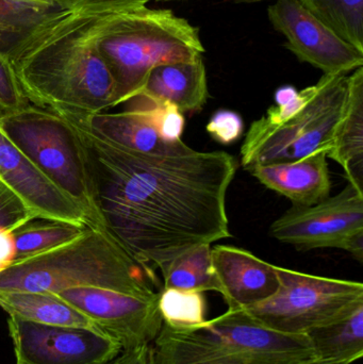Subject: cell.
I'll list each match as a JSON object with an SVG mask.
<instances>
[{"label": "cell", "mask_w": 363, "mask_h": 364, "mask_svg": "<svg viewBox=\"0 0 363 364\" xmlns=\"http://www.w3.org/2000/svg\"><path fill=\"white\" fill-rule=\"evenodd\" d=\"M206 129L217 142L229 145L240 140L244 132V123L238 113L222 109L211 117Z\"/></svg>", "instance_id": "f546056e"}, {"label": "cell", "mask_w": 363, "mask_h": 364, "mask_svg": "<svg viewBox=\"0 0 363 364\" xmlns=\"http://www.w3.org/2000/svg\"><path fill=\"white\" fill-rule=\"evenodd\" d=\"M337 36L363 53V0H300Z\"/></svg>", "instance_id": "cb8c5ba5"}, {"label": "cell", "mask_w": 363, "mask_h": 364, "mask_svg": "<svg viewBox=\"0 0 363 364\" xmlns=\"http://www.w3.org/2000/svg\"><path fill=\"white\" fill-rule=\"evenodd\" d=\"M318 359L308 336L266 328L243 309H228L189 328L162 323L151 346V364H309Z\"/></svg>", "instance_id": "5b68a950"}, {"label": "cell", "mask_w": 363, "mask_h": 364, "mask_svg": "<svg viewBox=\"0 0 363 364\" xmlns=\"http://www.w3.org/2000/svg\"><path fill=\"white\" fill-rule=\"evenodd\" d=\"M157 2H170V1H177V0H155Z\"/></svg>", "instance_id": "8d00e7d4"}, {"label": "cell", "mask_w": 363, "mask_h": 364, "mask_svg": "<svg viewBox=\"0 0 363 364\" xmlns=\"http://www.w3.org/2000/svg\"><path fill=\"white\" fill-rule=\"evenodd\" d=\"M99 288L136 296L159 294L153 267L132 258L107 231L87 227L72 241L16 261L0 273V291L57 293Z\"/></svg>", "instance_id": "3957f363"}, {"label": "cell", "mask_w": 363, "mask_h": 364, "mask_svg": "<svg viewBox=\"0 0 363 364\" xmlns=\"http://www.w3.org/2000/svg\"><path fill=\"white\" fill-rule=\"evenodd\" d=\"M0 307L11 318L27 322L98 331L87 316L53 293L0 291Z\"/></svg>", "instance_id": "d6986e66"}, {"label": "cell", "mask_w": 363, "mask_h": 364, "mask_svg": "<svg viewBox=\"0 0 363 364\" xmlns=\"http://www.w3.org/2000/svg\"><path fill=\"white\" fill-rule=\"evenodd\" d=\"M309 364H349L347 363H337V361H325L318 359V360L313 361V363Z\"/></svg>", "instance_id": "e575fe53"}, {"label": "cell", "mask_w": 363, "mask_h": 364, "mask_svg": "<svg viewBox=\"0 0 363 364\" xmlns=\"http://www.w3.org/2000/svg\"><path fill=\"white\" fill-rule=\"evenodd\" d=\"M81 119L100 138L136 153L166 154L181 141L162 140L147 115L130 107L121 112L104 111Z\"/></svg>", "instance_id": "ac0fdd59"}, {"label": "cell", "mask_w": 363, "mask_h": 364, "mask_svg": "<svg viewBox=\"0 0 363 364\" xmlns=\"http://www.w3.org/2000/svg\"><path fill=\"white\" fill-rule=\"evenodd\" d=\"M158 307L163 323L174 328H189L206 322L207 301L202 292L162 289Z\"/></svg>", "instance_id": "d4e9b609"}, {"label": "cell", "mask_w": 363, "mask_h": 364, "mask_svg": "<svg viewBox=\"0 0 363 364\" xmlns=\"http://www.w3.org/2000/svg\"><path fill=\"white\" fill-rule=\"evenodd\" d=\"M62 6L21 0H0V53L10 59L14 49Z\"/></svg>", "instance_id": "7402d4cb"}, {"label": "cell", "mask_w": 363, "mask_h": 364, "mask_svg": "<svg viewBox=\"0 0 363 364\" xmlns=\"http://www.w3.org/2000/svg\"><path fill=\"white\" fill-rule=\"evenodd\" d=\"M102 364H151V346H142L136 350H123L112 360Z\"/></svg>", "instance_id": "1f68e13d"}, {"label": "cell", "mask_w": 363, "mask_h": 364, "mask_svg": "<svg viewBox=\"0 0 363 364\" xmlns=\"http://www.w3.org/2000/svg\"><path fill=\"white\" fill-rule=\"evenodd\" d=\"M271 237L298 250L339 248L363 261V193L349 183L309 207H292L270 228Z\"/></svg>", "instance_id": "9c48e42d"}, {"label": "cell", "mask_w": 363, "mask_h": 364, "mask_svg": "<svg viewBox=\"0 0 363 364\" xmlns=\"http://www.w3.org/2000/svg\"><path fill=\"white\" fill-rule=\"evenodd\" d=\"M65 119L82 159L96 226L132 258L161 267L200 244L232 237L226 197L236 158L197 151L183 140L166 154H142Z\"/></svg>", "instance_id": "6da1fadb"}, {"label": "cell", "mask_w": 363, "mask_h": 364, "mask_svg": "<svg viewBox=\"0 0 363 364\" xmlns=\"http://www.w3.org/2000/svg\"><path fill=\"white\" fill-rule=\"evenodd\" d=\"M87 227L47 218L28 220L12 232L15 244L14 262L63 245L80 235Z\"/></svg>", "instance_id": "603a6c76"}, {"label": "cell", "mask_w": 363, "mask_h": 364, "mask_svg": "<svg viewBox=\"0 0 363 364\" xmlns=\"http://www.w3.org/2000/svg\"><path fill=\"white\" fill-rule=\"evenodd\" d=\"M151 0H57L58 4L68 10L114 11L141 8L147 6Z\"/></svg>", "instance_id": "4dcf8cb0"}, {"label": "cell", "mask_w": 363, "mask_h": 364, "mask_svg": "<svg viewBox=\"0 0 363 364\" xmlns=\"http://www.w3.org/2000/svg\"><path fill=\"white\" fill-rule=\"evenodd\" d=\"M247 172L270 190L287 197L293 207H309L330 197L327 154L319 151L285 164L254 166Z\"/></svg>", "instance_id": "9a60e30c"}, {"label": "cell", "mask_w": 363, "mask_h": 364, "mask_svg": "<svg viewBox=\"0 0 363 364\" xmlns=\"http://www.w3.org/2000/svg\"><path fill=\"white\" fill-rule=\"evenodd\" d=\"M15 259V244L13 233L0 229V273L13 264Z\"/></svg>", "instance_id": "d6a6232c"}, {"label": "cell", "mask_w": 363, "mask_h": 364, "mask_svg": "<svg viewBox=\"0 0 363 364\" xmlns=\"http://www.w3.org/2000/svg\"><path fill=\"white\" fill-rule=\"evenodd\" d=\"M139 94L155 102L173 105L181 113L202 110L209 97L204 60L200 58L156 66Z\"/></svg>", "instance_id": "2e32d148"}, {"label": "cell", "mask_w": 363, "mask_h": 364, "mask_svg": "<svg viewBox=\"0 0 363 364\" xmlns=\"http://www.w3.org/2000/svg\"><path fill=\"white\" fill-rule=\"evenodd\" d=\"M8 327L17 363L102 364L123 352L117 341L93 329L50 326L11 316Z\"/></svg>", "instance_id": "8fae6325"}, {"label": "cell", "mask_w": 363, "mask_h": 364, "mask_svg": "<svg viewBox=\"0 0 363 364\" xmlns=\"http://www.w3.org/2000/svg\"><path fill=\"white\" fill-rule=\"evenodd\" d=\"M318 358L352 364L363 357V306L347 318L307 333Z\"/></svg>", "instance_id": "ffe728a7"}, {"label": "cell", "mask_w": 363, "mask_h": 364, "mask_svg": "<svg viewBox=\"0 0 363 364\" xmlns=\"http://www.w3.org/2000/svg\"><path fill=\"white\" fill-rule=\"evenodd\" d=\"M163 276L162 289L220 293L211 261V244L190 248L160 267Z\"/></svg>", "instance_id": "44dd1931"}, {"label": "cell", "mask_w": 363, "mask_h": 364, "mask_svg": "<svg viewBox=\"0 0 363 364\" xmlns=\"http://www.w3.org/2000/svg\"><path fill=\"white\" fill-rule=\"evenodd\" d=\"M315 85L317 91L308 104L287 121L271 124L260 117L251 123L240 151L245 170L330 151L347 106L349 76L323 75Z\"/></svg>", "instance_id": "8992f818"}, {"label": "cell", "mask_w": 363, "mask_h": 364, "mask_svg": "<svg viewBox=\"0 0 363 364\" xmlns=\"http://www.w3.org/2000/svg\"><path fill=\"white\" fill-rule=\"evenodd\" d=\"M95 11L62 9L10 57L32 106L64 119H85L119 106L117 85L98 48Z\"/></svg>", "instance_id": "7a4b0ae2"}, {"label": "cell", "mask_w": 363, "mask_h": 364, "mask_svg": "<svg viewBox=\"0 0 363 364\" xmlns=\"http://www.w3.org/2000/svg\"><path fill=\"white\" fill-rule=\"evenodd\" d=\"M30 220L33 218L21 197L0 179V229L13 232Z\"/></svg>", "instance_id": "f1b7e54d"}, {"label": "cell", "mask_w": 363, "mask_h": 364, "mask_svg": "<svg viewBox=\"0 0 363 364\" xmlns=\"http://www.w3.org/2000/svg\"><path fill=\"white\" fill-rule=\"evenodd\" d=\"M125 104L130 108L144 112L157 130L162 140L168 143L181 140L185 129V117L176 107L164 102H158L142 94L130 98Z\"/></svg>", "instance_id": "484cf974"}, {"label": "cell", "mask_w": 363, "mask_h": 364, "mask_svg": "<svg viewBox=\"0 0 363 364\" xmlns=\"http://www.w3.org/2000/svg\"><path fill=\"white\" fill-rule=\"evenodd\" d=\"M53 294L87 316L98 331L117 341L123 350L151 346L163 323L159 294L136 296L99 288L66 289Z\"/></svg>", "instance_id": "30bf717a"}, {"label": "cell", "mask_w": 363, "mask_h": 364, "mask_svg": "<svg viewBox=\"0 0 363 364\" xmlns=\"http://www.w3.org/2000/svg\"><path fill=\"white\" fill-rule=\"evenodd\" d=\"M211 261L228 309H246L266 301L278 289L276 267L242 248L215 246Z\"/></svg>", "instance_id": "5bb4252c"}, {"label": "cell", "mask_w": 363, "mask_h": 364, "mask_svg": "<svg viewBox=\"0 0 363 364\" xmlns=\"http://www.w3.org/2000/svg\"><path fill=\"white\" fill-rule=\"evenodd\" d=\"M279 287L261 303L244 310L266 328L307 335L342 320L363 306V284L309 275L276 267Z\"/></svg>", "instance_id": "52a82bcc"}, {"label": "cell", "mask_w": 363, "mask_h": 364, "mask_svg": "<svg viewBox=\"0 0 363 364\" xmlns=\"http://www.w3.org/2000/svg\"><path fill=\"white\" fill-rule=\"evenodd\" d=\"M229 1L236 2V4H254V2L264 1V0H229Z\"/></svg>", "instance_id": "d590c367"}, {"label": "cell", "mask_w": 363, "mask_h": 364, "mask_svg": "<svg viewBox=\"0 0 363 364\" xmlns=\"http://www.w3.org/2000/svg\"><path fill=\"white\" fill-rule=\"evenodd\" d=\"M268 14L273 27L287 40L286 47L324 75H347L362 68L363 53L337 36L300 0H276Z\"/></svg>", "instance_id": "7c38bea8"}, {"label": "cell", "mask_w": 363, "mask_h": 364, "mask_svg": "<svg viewBox=\"0 0 363 364\" xmlns=\"http://www.w3.org/2000/svg\"><path fill=\"white\" fill-rule=\"evenodd\" d=\"M21 1L36 2V4H57V0H21Z\"/></svg>", "instance_id": "836d02e7"}, {"label": "cell", "mask_w": 363, "mask_h": 364, "mask_svg": "<svg viewBox=\"0 0 363 364\" xmlns=\"http://www.w3.org/2000/svg\"><path fill=\"white\" fill-rule=\"evenodd\" d=\"M31 106L19 87L10 60L0 53V117L21 112Z\"/></svg>", "instance_id": "83f0119b"}, {"label": "cell", "mask_w": 363, "mask_h": 364, "mask_svg": "<svg viewBox=\"0 0 363 364\" xmlns=\"http://www.w3.org/2000/svg\"><path fill=\"white\" fill-rule=\"evenodd\" d=\"M327 158L340 164L349 183L363 193V68L349 76L347 106Z\"/></svg>", "instance_id": "e0dca14e"}, {"label": "cell", "mask_w": 363, "mask_h": 364, "mask_svg": "<svg viewBox=\"0 0 363 364\" xmlns=\"http://www.w3.org/2000/svg\"><path fill=\"white\" fill-rule=\"evenodd\" d=\"M317 85L298 91L293 85H283L274 94L275 106L266 111L264 119L271 124H281L300 112L315 95Z\"/></svg>", "instance_id": "4316f807"}, {"label": "cell", "mask_w": 363, "mask_h": 364, "mask_svg": "<svg viewBox=\"0 0 363 364\" xmlns=\"http://www.w3.org/2000/svg\"><path fill=\"white\" fill-rule=\"evenodd\" d=\"M98 48L119 92V105L138 95L156 66L202 58L200 29L170 10L147 6L98 12Z\"/></svg>", "instance_id": "277c9868"}, {"label": "cell", "mask_w": 363, "mask_h": 364, "mask_svg": "<svg viewBox=\"0 0 363 364\" xmlns=\"http://www.w3.org/2000/svg\"><path fill=\"white\" fill-rule=\"evenodd\" d=\"M0 179L21 197L32 218L91 226L87 214L49 181L1 132Z\"/></svg>", "instance_id": "4fadbf2b"}, {"label": "cell", "mask_w": 363, "mask_h": 364, "mask_svg": "<svg viewBox=\"0 0 363 364\" xmlns=\"http://www.w3.org/2000/svg\"><path fill=\"white\" fill-rule=\"evenodd\" d=\"M0 132L97 228L82 159L65 119L31 106L0 117Z\"/></svg>", "instance_id": "ba28073f"}]
</instances>
